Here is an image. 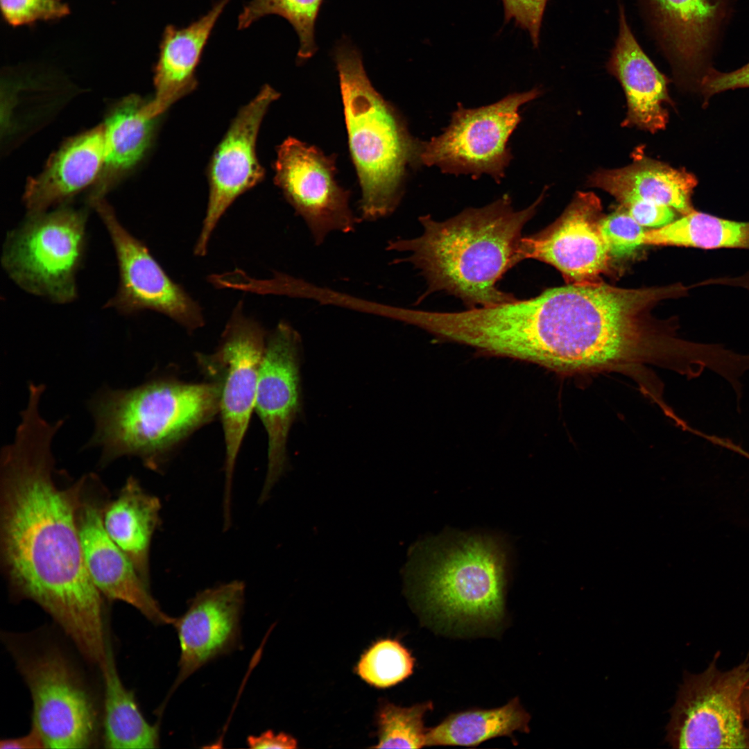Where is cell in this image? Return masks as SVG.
I'll list each match as a JSON object with an SVG mask.
<instances>
[{"label": "cell", "mask_w": 749, "mask_h": 749, "mask_svg": "<svg viewBox=\"0 0 749 749\" xmlns=\"http://www.w3.org/2000/svg\"><path fill=\"white\" fill-rule=\"evenodd\" d=\"M60 420L38 410L21 415L0 459V560L10 592L47 612L88 662L108 648L105 598L85 562L76 513L80 479L57 481L51 451Z\"/></svg>", "instance_id": "1"}, {"label": "cell", "mask_w": 749, "mask_h": 749, "mask_svg": "<svg viewBox=\"0 0 749 749\" xmlns=\"http://www.w3.org/2000/svg\"><path fill=\"white\" fill-rule=\"evenodd\" d=\"M539 199L519 211L507 196L481 208H470L445 221L420 217L422 234L389 240L388 251L406 252L393 264L411 263L427 283V294L444 291L472 308L515 300L497 283L519 261L522 231Z\"/></svg>", "instance_id": "2"}, {"label": "cell", "mask_w": 749, "mask_h": 749, "mask_svg": "<svg viewBox=\"0 0 749 749\" xmlns=\"http://www.w3.org/2000/svg\"><path fill=\"white\" fill-rule=\"evenodd\" d=\"M408 556L406 593L438 623L476 628L503 620L507 553L498 537L446 533L418 541Z\"/></svg>", "instance_id": "3"}, {"label": "cell", "mask_w": 749, "mask_h": 749, "mask_svg": "<svg viewBox=\"0 0 749 749\" xmlns=\"http://www.w3.org/2000/svg\"><path fill=\"white\" fill-rule=\"evenodd\" d=\"M214 383L153 379L129 389L102 388L89 402L95 429L88 447L102 449L105 465L136 456L155 469L171 448L219 411Z\"/></svg>", "instance_id": "4"}, {"label": "cell", "mask_w": 749, "mask_h": 749, "mask_svg": "<svg viewBox=\"0 0 749 749\" xmlns=\"http://www.w3.org/2000/svg\"><path fill=\"white\" fill-rule=\"evenodd\" d=\"M334 59L361 189V216L376 221L397 208L406 165L418 162L421 143L411 138L397 112L374 89L357 49L343 42Z\"/></svg>", "instance_id": "5"}, {"label": "cell", "mask_w": 749, "mask_h": 749, "mask_svg": "<svg viewBox=\"0 0 749 749\" xmlns=\"http://www.w3.org/2000/svg\"><path fill=\"white\" fill-rule=\"evenodd\" d=\"M6 633L4 642L33 702L32 725L45 748H89L102 736V714L82 673L60 645Z\"/></svg>", "instance_id": "6"}, {"label": "cell", "mask_w": 749, "mask_h": 749, "mask_svg": "<svg viewBox=\"0 0 749 749\" xmlns=\"http://www.w3.org/2000/svg\"><path fill=\"white\" fill-rule=\"evenodd\" d=\"M87 214L69 207L35 214L7 235L1 263L27 292L65 304L77 296L76 275L86 245Z\"/></svg>", "instance_id": "7"}, {"label": "cell", "mask_w": 749, "mask_h": 749, "mask_svg": "<svg viewBox=\"0 0 749 749\" xmlns=\"http://www.w3.org/2000/svg\"><path fill=\"white\" fill-rule=\"evenodd\" d=\"M718 657L700 673H685L666 726L674 748H749L742 707L749 655L728 671L718 669Z\"/></svg>", "instance_id": "8"}, {"label": "cell", "mask_w": 749, "mask_h": 749, "mask_svg": "<svg viewBox=\"0 0 749 749\" xmlns=\"http://www.w3.org/2000/svg\"><path fill=\"white\" fill-rule=\"evenodd\" d=\"M242 307V302H239L227 323L216 352L199 356L204 370L219 388V411L226 451L223 498L226 504L230 503L236 456L255 408L266 344L263 328L246 317Z\"/></svg>", "instance_id": "9"}, {"label": "cell", "mask_w": 749, "mask_h": 749, "mask_svg": "<svg viewBox=\"0 0 749 749\" xmlns=\"http://www.w3.org/2000/svg\"><path fill=\"white\" fill-rule=\"evenodd\" d=\"M536 89L508 95L487 106H459L443 133L421 143L418 162L444 172L487 173L499 180L510 160L508 140L520 121L519 107L535 98Z\"/></svg>", "instance_id": "10"}, {"label": "cell", "mask_w": 749, "mask_h": 749, "mask_svg": "<svg viewBox=\"0 0 749 749\" xmlns=\"http://www.w3.org/2000/svg\"><path fill=\"white\" fill-rule=\"evenodd\" d=\"M110 236L117 259L119 282L115 295L105 304L124 314L149 309L170 317L189 331L204 325L199 304L173 282L144 242L119 221L103 200L92 203Z\"/></svg>", "instance_id": "11"}, {"label": "cell", "mask_w": 749, "mask_h": 749, "mask_svg": "<svg viewBox=\"0 0 749 749\" xmlns=\"http://www.w3.org/2000/svg\"><path fill=\"white\" fill-rule=\"evenodd\" d=\"M275 183L304 220L316 246L334 232H354L360 220L349 191L335 180V161L313 146L289 137L278 148Z\"/></svg>", "instance_id": "12"}, {"label": "cell", "mask_w": 749, "mask_h": 749, "mask_svg": "<svg viewBox=\"0 0 749 749\" xmlns=\"http://www.w3.org/2000/svg\"><path fill=\"white\" fill-rule=\"evenodd\" d=\"M76 513L77 525L86 567L102 596L123 601L156 625L173 624L164 613L135 566L107 534L103 522L109 493L94 474L84 475Z\"/></svg>", "instance_id": "13"}, {"label": "cell", "mask_w": 749, "mask_h": 749, "mask_svg": "<svg viewBox=\"0 0 749 749\" xmlns=\"http://www.w3.org/2000/svg\"><path fill=\"white\" fill-rule=\"evenodd\" d=\"M676 83L698 89L732 11V0H642Z\"/></svg>", "instance_id": "14"}, {"label": "cell", "mask_w": 749, "mask_h": 749, "mask_svg": "<svg viewBox=\"0 0 749 749\" xmlns=\"http://www.w3.org/2000/svg\"><path fill=\"white\" fill-rule=\"evenodd\" d=\"M300 338L281 322L266 340L255 408L268 436V468L260 501L267 499L286 467L290 429L300 408Z\"/></svg>", "instance_id": "15"}, {"label": "cell", "mask_w": 749, "mask_h": 749, "mask_svg": "<svg viewBox=\"0 0 749 749\" xmlns=\"http://www.w3.org/2000/svg\"><path fill=\"white\" fill-rule=\"evenodd\" d=\"M279 94L266 85L243 107L218 146L209 169V195L194 254L203 257L220 218L232 202L263 178L264 171L256 155V141L261 121Z\"/></svg>", "instance_id": "16"}, {"label": "cell", "mask_w": 749, "mask_h": 749, "mask_svg": "<svg viewBox=\"0 0 749 749\" xmlns=\"http://www.w3.org/2000/svg\"><path fill=\"white\" fill-rule=\"evenodd\" d=\"M601 208L594 193H578L556 223L522 237L519 261L534 259L549 264L571 284L596 282L610 258L599 231Z\"/></svg>", "instance_id": "17"}, {"label": "cell", "mask_w": 749, "mask_h": 749, "mask_svg": "<svg viewBox=\"0 0 749 749\" xmlns=\"http://www.w3.org/2000/svg\"><path fill=\"white\" fill-rule=\"evenodd\" d=\"M244 584L234 580L198 594L184 614L175 618L180 646L179 673L173 687L214 658L237 645L243 608Z\"/></svg>", "instance_id": "18"}, {"label": "cell", "mask_w": 749, "mask_h": 749, "mask_svg": "<svg viewBox=\"0 0 749 749\" xmlns=\"http://www.w3.org/2000/svg\"><path fill=\"white\" fill-rule=\"evenodd\" d=\"M607 69L620 82L626 97L627 114L622 126L655 133L666 128L671 103L668 79L647 56L628 23L625 9L619 7V33Z\"/></svg>", "instance_id": "19"}, {"label": "cell", "mask_w": 749, "mask_h": 749, "mask_svg": "<svg viewBox=\"0 0 749 749\" xmlns=\"http://www.w3.org/2000/svg\"><path fill=\"white\" fill-rule=\"evenodd\" d=\"M105 157L103 125L67 140L28 180L23 197L28 214L46 212L97 182Z\"/></svg>", "instance_id": "20"}, {"label": "cell", "mask_w": 749, "mask_h": 749, "mask_svg": "<svg viewBox=\"0 0 749 749\" xmlns=\"http://www.w3.org/2000/svg\"><path fill=\"white\" fill-rule=\"evenodd\" d=\"M230 1H218L207 14L186 27L168 25L164 28L155 67V94L146 104L150 117L156 118L194 87L196 68Z\"/></svg>", "instance_id": "21"}, {"label": "cell", "mask_w": 749, "mask_h": 749, "mask_svg": "<svg viewBox=\"0 0 749 749\" xmlns=\"http://www.w3.org/2000/svg\"><path fill=\"white\" fill-rule=\"evenodd\" d=\"M587 184L608 192L620 203L639 198L667 205L682 215L694 209L691 204L697 184L694 175L638 153L626 166L594 172Z\"/></svg>", "instance_id": "22"}, {"label": "cell", "mask_w": 749, "mask_h": 749, "mask_svg": "<svg viewBox=\"0 0 749 749\" xmlns=\"http://www.w3.org/2000/svg\"><path fill=\"white\" fill-rule=\"evenodd\" d=\"M161 504L134 476H129L116 498L108 500L103 515L104 527L130 560L140 577L150 583L149 554L159 523Z\"/></svg>", "instance_id": "23"}, {"label": "cell", "mask_w": 749, "mask_h": 749, "mask_svg": "<svg viewBox=\"0 0 749 749\" xmlns=\"http://www.w3.org/2000/svg\"><path fill=\"white\" fill-rule=\"evenodd\" d=\"M139 96L131 95L110 112L103 126L105 157L89 202L103 198L117 177L143 157L150 143L155 118L146 111Z\"/></svg>", "instance_id": "24"}, {"label": "cell", "mask_w": 749, "mask_h": 749, "mask_svg": "<svg viewBox=\"0 0 749 749\" xmlns=\"http://www.w3.org/2000/svg\"><path fill=\"white\" fill-rule=\"evenodd\" d=\"M103 681L102 743L106 748L159 747V728L145 718L135 694L126 687L110 648L101 668Z\"/></svg>", "instance_id": "25"}, {"label": "cell", "mask_w": 749, "mask_h": 749, "mask_svg": "<svg viewBox=\"0 0 749 749\" xmlns=\"http://www.w3.org/2000/svg\"><path fill=\"white\" fill-rule=\"evenodd\" d=\"M530 716L517 698L489 709H468L454 713L427 730L426 746H474L490 739L528 732Z\"/></svg>", "instance_id": "26"}, {"label": "cell", "mask_w": 749, "mask_h": 749, "mask_svg": "<svg viewBox=\"0 0 749 749\" xmlns=\"http://www.w3.org/2000/svg\"><path fill=\"white\" fill-rule=\"evenodd\" d=\"M643 243L749 250V222L724 219L694 209L667 225L646 231Z\"/></svg>", "instance_id": "27"}, {"label": "cell", "mask_w": 749, "mask_h": 749, "mask_svg": "<svg viewBox=\"0 0 749 749\" xmlns=\"http://www.w3.org/2000/svg\"><path fill=\"white\" fill-rule=\"evenodd\" d=\"M323 0H252L246 5L238 19L239 29L246 28L261 17L276 15L286 19L299 40L298 58L312 57L317 51L315 24Z\"/></svg>", "instance_id": "28"}, {"label": "cell", "mask_w": 749, "mask_h": 749, "mask_svg": "<svg viewBox=\"0 0 749 749\" xmlns=\"http://www.w3.org/2000/svg\"><path fill=\"white\" fill-rule=\"evenodd\" d=\"M433 704L426 702L409 707L384 704L377 716L379 741L373 748H420L426 746V714Z\"/></svg>", "instance_id": "29"}, {"label": "cell", "mask_w": 749, "mask_h": 749, "mask_svg": "<svg viewBox=\"0 0 749 749\" xmlns=\"http://www.w3.org/2000/svg\"><path fill=\"white\" fill-rule=\"evenodd\" d=\"M414 658L400 642L381 639L371 646L357 664V674L367 683L379 688L395 685L411 675Z\"/></svg>", "instance_id": "30"}, {"label": "cell", "mask_w": 749, "mask_h": 749, "mask_svg": "<svg viewBox=\"0 0 749 749\" xmlns=\"http://www.w3.org/2000/svg\"><path fill=\"white\" fill-rule=\"evenodd\" d=\"M0 9L5 23L13 28L59 21L70 13L62 0H0Z\"/></svg>", "instance_id": "31"}, {"label": "cell", "mask_w": 749, "mask_h": 749, "mask_svg": "<svg viewBox=\"0 0 749 749\" xmlns=\"http://www.w3.org/2000/svg\"><path fill=\"white\" fill-rule=\"evenodd\" d=\"M599 231L610 255L623 257L644 245V227L626 212H614L600 220Z\"/></svg>", "instance_id": "32"}, {"label": "cell", "mask_w": 749, "mask_h": 749, "mask_svg": "<svg viewBox=\"0 0 749 749\" xmlns=\"http://www.w3.org/2000/svg\"><path fill=\"white\" fill-rule=\"evenodd\" d=\"M504 12V23L514 20L517 27L528 31L532 44H540V29L549 0H501Z\"/></svg>", "instance_id": "33"}, {"label": "cell", "mask_w": 749, "mask_h": 749, "mask_svg": "<svg viewBox=\"0 0 749 749\" xmlns=\"http://www.w3.org/2000/svg\"><path fill=\"white\" fill-rule=\"evenodd\" d=\"M749 87V62L734 71L721 72L709 67L702 77L698 89L703 96L706 106L711 96L719 92Z\"/></svg>", "instance_id": "34"}, {"label": "cell", "mask_w": 749, "mask_h": 749, "mask_svg": "<svg viewBox=\"0 0 749 749\" xmlns=\"http://www.w3.org/2000/svg\"><path fill=\"white\" fill-rule=\"evenodd\" d=\"M621 205L640 225L647 227H660L675 220V210L671 207L639 198H630Z\"/></svg>", "instance_id": "35"}, {"label": "cell", "mask_w": 749, "mask_h": 749, "mask_svg": "<svg viewBox=\"0 0 749 749\" xmlns=\"http://www.w3.org/2000/svg\"><path fill=\"white\" fill-rule=\"evenodd\" d=\"M247 743L250 748H284L292 749L297 747V741L291 736L280 732L275 734L271 730L266 731L259 736H250Z\"/></svg>", "instance_id": "36"}, {"label": "cell", "mask_w": 749, "mask_h": 749, "mask_svg": "<svg viewBox=\"0 0 749 749\" xmlns=\"http://www.w3.org/2000/svg\"><path fill=\"white\" fill-rule=\"evenodd\" d=\"M45 745L39 730L32 725L30 731L21 737L1 739V749H39Z\"/></svg>", "instance_id": "37"}, {"label": "cell", "mask_w": 749, "mask_h": 749, "mask_svg": "<svg viewBox=\"0 0 749 749\" xmlns=\"http://www.w3.org/2000/svg\"><path fill=\"white\" fill-rule=\"evenodd\" d=\"M742 707L745 723L749 732V683L747 685L743 691Z\"/></svg>", "instance_id": "38"}, {"label": "cell", "mask_w": 749, "mask_h": 749, "mask_svg": "<svg viewBox=\"0 0 749 749\" xmlns=\"http://www.w3.org/2000/svg\"><path fill=\"white\" fill-rule=\"evenodd\" d=\"M737 452L739 454L749 459V452L743 449L742 447L739 448Z\"/></svg>", "instance_id": "39"}, {"label": "cell", "mask_w": 749, "mask_h": 749, "mask_svg": "<svg viewBox=\"0 0 749 749\" xmlns=\"http://www.w3.org/2000/svg\"><path fill=\"white\" fill-rule=\"evenodd\" d=\"M32 384H31L29 385V387H30V386H31V385H32ZM39 385H40V384H39ZM40 386H43V387L44 388V390H45V387H44V385H42V384H40Z\"/></svg>", "instance_id": "40"}]
</instances>
